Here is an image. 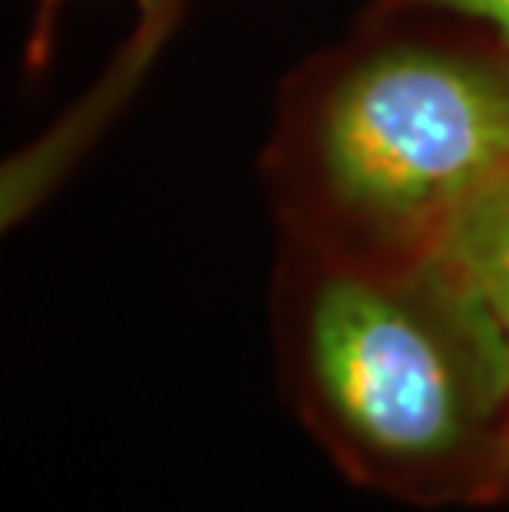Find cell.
I'll return each instance as SVG.
<instances>
[{"mask_svg": "<svg viewBox=\"0 0 509 512\" xmlns=\"http://www.w3.org/2000/svg\"><path fill=\"white\" fill-rule=\"evenodd\" d=\"M281 361L301 420L354 483L427 509L506 503L509 334L433 255L301 245Z\"/></svg>", "mask_w": 509, "mask_h": 512, "instance_id": "obj_1", "label": "cell"}, {"mask_svg": "<svg viewBox=\"0 0 509 512\" xmlns=\"http://www.w3.org/2000/svg\"><path fill=\"white\" fill-rule=\"evenodd\" d=\"M301 245L410 261L509 166V53L437 40L364 47L288 129Z\"/></svg>", "mask_w": 509, "mask_h": 512, "instance_id": "obj_2", "label": "cell"}, {"mask_svg": "<svg viewBox=\"0 0 509 512\" xmlns=\"http://www.w3.org/2000/svg\"><path fill=\"white\" fill-rule=\"evenodd\" d=\"M509 334V166L457 212L430 252Z\"/></svg>", "mask_w": 509, "mask_h": 512, "instance_id": "obj_3", "label": "cell"}, {"mask_svg": "<svg viewBox=\"0 0 509 512\" xmlns=\"http://www.w3.org/2000/svg\"><path fill=\"white\" fill-rule=\"evenodd\" d=\"M391 14H437L483 27L496 47L509 53V0H387Z\"/></svg>", "mask_w": 509, "mask_h": 512, "instance_id": "obj_4", "label": "cell"}, {"mask_svg": "<svg viewBox=\"0 0 509 512\" xmlns=\"http://www.w3.org/2000/svg\"><path fill=\"white\" fill-rule=\"evenodd\" d=\"M63 0H37L34 20H30V34H27V67L40 73L47 70L50 53H53V30H57V17H60Z\"/></svg>", "mask_w": 509, "mask_h": 512, "instance_id": "obj_5", "label": "cell"}, {"mask_svg": "<svg viewBox=\"0 0 509 512\" xmlns=\"http://www.w3.org/2000/svg\"><path fill=\"white\" fill-rule=\"evenodd\" d=\"M506 503H509V476H506Z\"/></svg>", "mask_w": 509, "mask_h": 512, "instance_id": "obj_6", "label": "cell"}]
</instances>
